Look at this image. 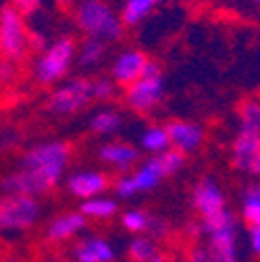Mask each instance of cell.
Segmentation results:
<instances>
[{"instance_id": "1", "label": "cell", "mask_w": 260, "mask_h": 262, "mask_svg": "<svg viewBox=\"0 0 260 262\" xmlns=\"http://www.w3.org/2000/svg\"><path fill=\"white\" fill-rule=\"evenodd\" d=\"M73 21L85 38L102 40L106 44L119 42L123 38V21L119 11L109 0H75Z\"/></svg>"}, {"instance_id": "2", "label": "cell", "mask_w": 260, "mask_h": 262, "mask_svg": "<svg viewBox=\"0 0 260 262\" xmlns=\"http://www.w3.org/2000/svg\"><path fill=\"white\" fill-rule=\"evenodd\" d=\"M71 144L62 140H50L31 146L21 156L19 167L31 171L42 183L48 185V189H54L64 177V171L71 162Z\"/></svg>"}, {"instance_id": "3", "label": "cell", "mask_w": 260, "mask_h": 262, "mask_svg": "<svg viewBox=\"0 0 260 262\" xmlns=\"http://www.w3.org/2000/svg\"><path fill=\"white\" fill-rule=\"evenodd\" d=\"M77 62V42L71 36H60L48 42L36 62H34V79L42 88H52L64 81Z\"/></svg>"}, {"instance_id": "4", "label": "cell", "mask_w": 260, "mask_h": 262, "mask_svg": "<svg viewBox=\"0 0 260 262\" xmlns=\"http://www.w3.org/2000/svg\"><path fill=\"white\" fill-rule=\"evenodd\" d=\"M202 233L208 237L210 262H237L240 260V229L235 214L227 208L212 219L200 221Z\"/></svg>"}, {"instance_id": "5", "label": "cell", "mask_w": 260, "mask_h": 262, "mask_svg": "<svg viewBox=\"0 0 260 262\" xmlns=\"http://www.w3.org/2000/svg\"><path fill=\"white\" fill-rule=\"evenodd\" d=\"M42 216L38 198L21 193H5L0 198V235H19L34 229Z\"/></svg>"}, {"instance_id": "6", "label": "cell", "mask_w": 260, "mask_h": 262, "mask_svg": "<svg viewBox=\"0 0 260 262\" xmlns=\"http://www.w3.org/2000/svg\"><path fill=\"white\" fill-rule=\"evenodd\" d=\"M31 50V31L27 27L25 15H21L11 5L0 9V56L9 64L25 60Z\"/></svg>"}, {"instance_id": "7", "label": "cell", "mask_w": 260, "mask_h": 262, "mask_svg": "<svg viewBox=\"0 0 260 262\" xmlns=\"http://www.w3.org/2000/svg\"><path fill=\"white\" fill-rule=\"evenodd\" d=\"M165 98V77H162L160 64L150 60L146 73L125 88V104L129 111L138 115L152 113Z\"/></svg>"}, {"instance_id": "8", "label": "cell", "mask_w": 260, "mask_h": 262, "mask_svg": "<svg viewBox=\"0 0 260 262\" xmlns=\"http://www.w3.org/2000/svg\"><path fill=\"white\" fill-rule=\"evenodd\" d=\"M92 98V79L88 77H71L60 81L48 96V111L56 117H71L79 111L88 108Z\"/></svg>"}, {"instance_id": "9", "label": "cell", "mask_w": 260, "mask_h": 262, "mask_svg": "<svg viewBox=\"0 0 260 262\" xmlns=\"http://www.w3.org/2000/svg\"><path fill=\"white\" fill-rule=\"evenodd\" d=\"M148 64H150V58L144 50H138V48L121 50L111 62V79L117 85L127 88L146 73Z\"/></svg>"}, {"instance_id": "10", "label": "cell", "mask_w": 260, "mask_h": 262, "mask_svg": "<svg viewBox=\"0 0 260 262\" xmlns=\"http://www.w3.org/2000/svg\"><path fill=\"white\" fill-rule=\"evenodd\" d=\"M191 206L200 214V221L202 219H212L219 212L227 210V198H225V191L219 185V181H214L212 177H204L193 185Z\"/></svg>"}, {"instance_id": "11", "label": "cell", "mask_w": 260, "mask_h": 262, "mask_svg": "<svg viewBox=\"0 0 260 262\" xmlns=\"http://www.w3.org/2000/svg\"><path fill=\"white\" fill-rule=\"evenodd\" d=\"M67 191L77 200H88L96 198V195H104L111 189V177L104 171H96V169H81L75 171L67 177L64 181Z\"/></svg>"}, {"instance_id": "12", "label": "cell", "mask_w": 260, "mask_h": 262, "mask_svg": "<svg viewBox=\"0 0 260 262\" xmlns=\"http://www.w3.org/2000/svg\"><path fill=\"white\" fill-rule=\"evenodd\" d=\"M169 131V140H171V148L179 150L181 154H193L198 152L200 146L204 144V127L200 123H193V121H185V119H175L169 121L167 125Z\"/></svg>"}, {"instance_id": "13", "label": "cell", "mask_w": 260, "mask_h": 262, "mask_svg": "<svg viewBox=\"0 0 260 262\" xmlns=\"http://www.w3.org/2000/svg\"><path fill=\"white\" fill-rule=\"evenodd\" d=\"M96 154H98L100 162H104L106 167L121 171V173L132 171L142 158V150L138 146L129 144V142H121V140L104 142Z\"/></svg>"}, {"instance_id": "14", "label": "cell", "mask_w": 260, "mask_h": 262, "mask_svg": "<svg viewBox=\"0 0 260 262\" xmlns=\"http://www.w3.org/2000/svg\"><path fill=\"white\" fill-rule=\"evenodd\" d=\"M88 227V219L75 210V212H64L54 216L46 229H44V237L50 244H62V242H69L73 237H77L83 229Z\"/></svg>"}, {"instance_id": "15", "label": "cell", "mask_w": 260, "mask_h": 262, "mask_svg": "<svg viewBox=\"0 0 260 262\" xmlns=\"http://www.w3.org/2000/svg\"><path fill=\"white\" fill-rule=\"evenodd\" d=\"M260 154V134H240L231 146V167L240 173H252V167Z\"/></svg>"}, {"instance_id": "16", "label": "cell", "mask_w": 260, "mask_h": 262, "mask_svg": "<svg viewBox=\"0 0 260 262\" xmlns=\"http://www.w3.org/2000/svg\"><path fill=\"white\" fill-rule=\"evenodd\" d=\"M73 258L75 262H115L117 250L102 235H88L75 244Z\"/></svg>"}, {"instance_id": "17", "label": "cell", "mask_w": 260, "mask_h": 262, "mask_svg": "<svg viewBox=\"0 0 260 262\" xmlns=\"http://www.w3.org/2000/svg\"><path fill=\"white\" fill-rule=\"evenodd\" d=\"M132 179H134V185H136L138 193H146V191L156 189L162 183V179H165V171H162L156 156H148L144 162H140V165L136 167V171L132 173Z\"/></svg>"}, {"instance_id": "18", "label": "cell", "mask_w": 260, "mask_h": 262, "mask_svg": "<svg viewBox=\"0 0 260 262\" xmlns=\"http://www.w3.org/2000/svg\"><path fill=\"white\" fill-rule=\"evenodd\" d=\"M88 127H90V131L94 136L111 138V136H117L121 131L123 117L115 108H98V111H94L92 117L88 119Z\"/></svg>"}, {"instance_id": "19", "label": "cell", "mask_w": 260, "mask_h": 262, "mask_svg": "<svg viewBox=\"0 0 260 262\" xmlns=\"http://www.w3.org/2000/svg\"><path fill=\"white\" fill-rule=\"evenodd\" d=\"M79 212L88 221H111L117 216L119 204L115 198H109V195H96V198L81 200Z\"/></svg>"}, {"instance_id": "20", "label": "cell", "mask_w": 260, "mask_h": 262, "mask_svg": "<svg viewBox=\"0 0 260 262\" xmlns=\"http://www.w3.org/2000/svg\"><path fill=\"white\" fill-rule=\"evenodd\" d=\"M162 0H123L121 5V21L125 27H136L142 21H146Z\"/></svg>"}, {"instance_id": "21", "label": "cell", "mask_w": 260, "mask_h": 262, "mask_svg": "<svg viewBox=\"0 0 260 262\" xmlns=\"http://www.w3.org/2000/svg\"><path fill=\"white\" fill-rule=\"evenodd\" d=\"M171 148L169 131L165 125H148L140 134V150L148 156H158Z\"/></svg>"}, {"instance_id": "22", "label": "cell", "mask_w": 260, "mask_h": 262, "mask_svg": "<svg viewBox=\"0 0 260 262\" xmlns=\"http://www.w3.org/2000/svg\"><path fill=\"white\" fill-rule=\"evenodd\" d=\"M109 54V44L102 40L85 38L81 44H77V64L83 69H96L104 62Z\"/></svg>"}, {"instance_id": "23", "label": "cell", "mask_w": 260, "mask_h": 262, "mask_svg": "<svg viewBox=\"0 0 260 262\" xmlns=\"http://www.w3.org/2000/svg\"><path fill=\"white\" fill-rule=\"evenodd\" d=\"M242 219L248 227L260 229V181L248 183L242 191Z\"/></svg>"}, {"instance_id": "24", "label": "cell", "mask_w": 260, "mask_h": 262, "mask_svg": "<svg viewBox=\"0 0 260 262\" xmlns=\"http://www.w3.org/2000/svg\"><path fill=\"white\" fill-rule=\"evenodd\" d=\"M237 121L240 131L244 134H260V102L258 100H246L237 108Z\"/></svg>"}, {"instance_id": "25", "label": "cell", "mask_w": 260, "mask_h": 262, "mask_svg": "<svg viewBox=\"0 0 260 262\" xmlns=\"http://www.w3.org/2000/svg\"><path fill=\"white\" fill-rule=\"evenodd\" d=\"M158 252L160 250H158L156 242L148 235H136L127 244V254L134 262H150Z\"/></svg>"}, {"instance_id": "26", "label": "cell", "mask_w": 260, "mask_h": 262, "mask_svg": "<svg viewBox=\"0 0 260 262\" xmlns=\"http://www.w3.org/2000/svg\"><path fill=\"white\" fill-rule=\"evenodd\" d=\"M150 223H152V216L142 208H129L121 214V227L134 235H142L144 231H148Z\"/></svg>"}, {"instance_id": "27", "label": "cell", "mask_w": 260, "mask_h": 262, "mask_svg": "<svg viewBox=\"0 0 260 262\" xmlns=\"http://www.w3.org/2000/svg\"><path fill=\"white\" fill-rule=\"evenodd\" d=\"M162 171H165V177H171V175H177L183 167H185V154H181L179 150L175 148H169L167 152H162L156 156Z\"/></svg>"}, {"instance_id": "28", "label": "cell", "mask_w": 260, "mask_h": 262, "mask_svg": "<svg viewBox=\"0 0 260 262\" xmlns=\"http://www.w3.org/2000/svg\"><path fill=\"white\" fill-rule=\"evenodd\" d=\"M117 94V83L111 77L92 79V98L96 102H111Z\"/></svg>"}, {"instance_id": "29", "label": "cell", "mask_w": 260, "mask_h": 262, "mask_svg": "<svg viewBox=\"0 0 260 262\" xmlns=\"http://www.w3.org/2000/svg\"><path fill=\"white\" fill-rule=\"evenodd\" d=\"M113 191H115V195L119 200H132V198H136L138 195V189H136V185H134V179H132V173H123V175H119L115 181H113Z\"/></svg>"}, {"instance_id": "30", "label": "cell", "mask_w": 260, "mask_h": 262, "mask_svg": "<svg viewBox=\"0 0 260 262\" xmlns=\"http://www.w3.org/2000/svg\"><path fill=\"white\" fill-rule=\"evenodd\" d=\"M9 5L13 7V9H17L21 15H34V13H38L40 11V7H42V0H9Z\"/></svg>"}, {"instance_id": "31", "label": "cell", "mask_w": 260, "mask_h": 262, "mask_svg": "<svg viewBox=\"0 0 260 262\" xmlns=\"http://www.w3.org/2000/svg\"><path fill=\"white\" fill-rule=\"evenodd\" d=\"M248 248H250V254L260 258V229L258 227H248Z\"/></svg>"}, {"instance_id": "32", "label": "cell", "mask_w": 260, "mask_h": 262, "mask_svg": "<svg viewBox=\"0 0 260 262\" xmlns=\"http://www.w3.org/2000/svg\"><path fill=\"white\" fill-rule=\"evenodd\" d=\"M189 262H210L208 250H206V248H202V246L191 248V252H189Z\"/></svg>"}, {"instance_id": "33", "label": "cell", "mask_w": 260, "mask_h": 262, "mask_svg": "<svg viewBox=\"0 0 260 262\" xmlns=\"http://www.w3.org/2000/svg\"><path fill=\"white\" fill-rule=\"evenodd\" d=\"M250 175L260 177V154H258V158H256V162H254V167H252V173H250Z\"/></svg>"}, {"instance_id": "34", "label": "cell", "mask_w": 260, "mask_h": 262, "mask_svg": "<svg viewBox=\"0 0 260 262\" xmlns=\"http://www.w3.org/2000/svg\"><path fill=\"white\" fill-rule=\"evenodd\" d=\"M150 262H167V258L162 256V252H158V254H156V256H154V258H152Z\"/></svg>"}, {"instance_id": "35", "label": "cell", "mask_w": 260, "mask_h": 262, "mask_svg": "<svg viewBox=\"0 0 260 262\" xmlns=\"http://www.w3.org/2000/svg\"><path fill=\"white\" fill-rule=\"evenodd\" d=\"M54 3H56V5H60V7H67V5H73L75 0H54Z\"/></svg>"}]
</instances>
